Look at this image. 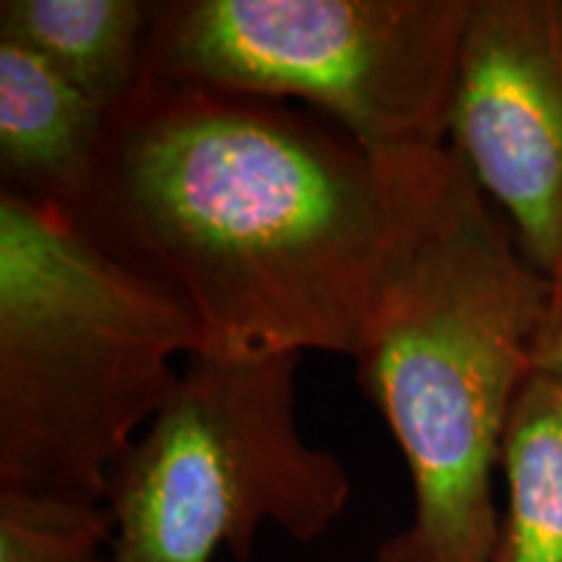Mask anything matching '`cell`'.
Returning a JSON list of instances; mask_svg holds the SVG:
<instances>
[{
	"mask_svg": "<svg viewBox=\"0 0 562 562\" xmlns=\"http://www.w3.org/2000/svg\"><path fill=\"white\" fill-rule=\"evenodd\" d=\"M393 240L351 360L412 482V518L375 562H490L495 474L552 281L451 146L383 154Z\"/></svg>",
	"mask_w": 562,
	"mask_h": 562,
	"instance_id": "2",
	"label": "cell"
},
{
	"mask_svg": "<svg viewBox=\"0 0 562 562\" xmlns=\"http://www.w3.org/2000/svg\"><path fill=\"white\" fill-rule=\"evenodd\" d=\"M448 146L526 263L562 284V0H472Z\"/></svg>",
	"mask_w": 562,
	"mask_h": 562,
	"instance_id": "6",
	"label": "cell"
},
{
	"mask_svg": "<svg viewBox=\"0 0 562 562\" xmlns=\"http://www.w3.org/2000/svg\"><path fill=\"white\" fill-rule=\"evenodd\" d=\"M108 110L0 40V191L74 214L100 159Z\"/></svg>",
	"mask_w": 562,
	"mask_h": 562,
	"instance_id": "7",
	"label": "cell"
},
{
	"mask_svg": "<svg viewBox=\"0 0 562 562\" xmlns=\"http://www.w3.org/2000/svg\"><path fill=\"white\" fill-rule=\"evenodd\" d=\"M104 505L0 492V562H112Z\"/></svg>",
	"mask_w": 562,
	"mask_h": 562,
	"instance_id": "10",
	"label": "cell"
},
{
	"mask_svg": "<svg viewBox=\"0 0 562 562\" xmlns=\"http://www.w3.org/2000/svg\"><path fill=\"white\" fill-rule=\"evenodd\" d=\"M199 349L178 302L66 211L0 191V492L102 505Z\"/></svg>",
	"mask_w": 562,
	"mask_h": 562,
	"instance_id": "3",
	"label": "cell"
},
{
	"mask_svg": "<svg viewBox=\"0 0 562 562\" xmlns=\"http://www.w3.org/2000/svg\"><path fill=\"white\" fill-rule=\"evenodd\" d=\"M300 355L186 360L172 396L108 476L112 562H248L273 526L318 542L347 513L339 456L302 438L294 417Z\"/></svg>",
	"mask_w": 562,
	"mask_h": 562,
	"instance_id": "4",
	"label": "cell"
},
{
	"mask_svg": "<svg viewBox=\"0 0 562 562\" xmlns=\"http://www.w3.org/2000/svg\"><path fill=\"white\" fill-rule=\"evenodd\" d=\"M149 0H3L0 40L50 63L104 110L146 79Z\"/></svg>",
	"mask_w": 562,
	"mask_h": 562,
	"instance_id": "8",
	"label": "cell"
},
{
	"mask_svg": "<svg viewBox=\"0 0 562 562\" xmlns=\"http://www.w3.org/2000/svg\"><path fill=\"white\" fill-rule=\"evenodd\" d=\"M472 0H157L146 76L300 102L372 157L448 146Z\"/></svg>",
	"mask_w": 562,
	"mask_h": 562,
	"instance_id": "5",
	"label": "cell"
},
{
	"mask_svg": "<svg viewBox=\"0 0 562 562\" xmlns=\"http://www.w3.org/2000/svg\"><path fill=\"white\" fill-rule=\"evenodd\" d=\"M216 355L351 357L393 240L389 165L300 108L146 76L68 214Z\"/></svg>",
	"mask_w": 562,
	"mask_h": 562,
	"instance_id": "1",
	"label": "cell"
},
{
	"mask_svg": "<svg viewBox=\"0 0 562 562\" xmlns=\"http://www.w3.org/2000/svg\"><path fill=\"white\" fill-rule=\"evenodd\" d=\"M533 375L562 385V284H552L550 311L533 344Z\"/></svg>",
	"mask_w": 562,
	"mask_h": 562,
	"instance_id": "11",
	"label": "cell"
},
{
	"mask_svg": "<svg viewBox=\"0 0 562 562\" xmlns=\"http://www.w3.org/2000/svg\"><path fill=\"white\" fill-rule=\"evenodd\" d=\"M505 505L490 562H562V385L531 375L503 440Z\"/></svg>",
	"mask_w": 562,
	"mask_h": 562,
	"instance_id": "9",
	"label": "cell"
}]
</instances>
